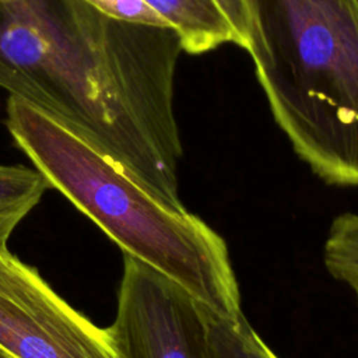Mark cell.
<instances>
[{"instance_id":"3","label":"cell","mask_w":358,"mask_h":358,"mask_svg":"<svg viewBox=\"0 0 358 358\" xmlns=\"http://www.w3.org/2000/svg\"><path fill=\"white\" fill-rule=\"evenodd\" d=\"M257 81L298 157L358 186V0H242Z\"/></svg>"},{"instance_id":"10","label":"cell","mask_w":358,"mask_h":358,"mask_svg":"<svg viewBox=\"0 0 358 358\" xmlns=\"http://www.w3.org/2000/svg\"><path fill=\"white\" fill-rule=\"evenodd\" d=\"M0 358H14V357H13V355H10L8 352H6L4 350H1V348H0Z\"/></svg>"},{"instance_id":"8","label":"cell","mask_w":358,"mask_h":358,"mask_svg":"<svg viewBox=\"0 0 358 358\" xmlns=\"http://www.w3.org/2000/svg\"><path fill=\"white\" fill-rule=\"evenodd\" d=\"M208 333L211 358H278L243 315L224 317L208 312Z\"/></svg>"},{"instance_id":"2","label":"cell","mask_w":358,"mask_h":358,"mask_svg":"<svg viewBox=\"0 0 358 358\" xmlns=\"http://www.w3.org/2000/svg\"><path fill=\"white\" fill-rule=\"evenodd\" d=\"M6 126L49 187L124 255L179 284L210 313L243 315L228 246L206 221L162 206L88 141L21 98L10 95Z\"/></svg>"},{"instance_id":"9","label":"cell","mask_w":358,"mask_h":358,"mask_svg":"<svg viewBox=\"0 0 358 358\" xmlns=\"http://www.w3.org/2000/svg\"><path fill=\"white\" fill-rule=\"evenodd\" d=\"M222 15L229 22L234 34L235 43L245 49L248 42V20L246 10L242 0H214Z\"/></svg>"},{"instance_id":"4","label":"cell","mask_w":358,"mask_h":358,"mask_svg":"<svg viewBox=\"0 0 358 358\" xmlns=\"http://www.w3.org/2000/svg\"><path fill=\"white\" fill-rule=\"evenodd\" d=\"M0 348L14 358H124L108 327L76 310L8 248L0 250Z\"/></svg>"},{"instance_id":"7","label":"cell","mask_w":358,"mask_h":358,"mask_svg":"<svg viewBox=\"0 0 358 358\" xmlns=\"http://www.w3.org/2000/svg\"><path fill=\"white\" fill-rule=\"evenodd\" d=\"M50 189L35 168L0 164V250L17 225L36 207Z\"/></svg>"},{"instance_id":"1","label":"cell","mask_w":358,"mask_h":358,"mask_svg":"<svg viewBox=\"0 0 358 358\" xmlns=\"http://www.w3.org/2000/svg\"><path fill=\"white\" fill-rule=\"evenodd\" d=\"M182 52L172 27L119 20L85 0H0V88L179 213L173 85Z\"/></svg>"},{"instance_id":"5","label":"cell","mask_w":358,"mask_h":358,"mask_svg":"<svg viewBox=\"0 0 358 358\" xmlns=\"http://www.w3.org/2000/svg\"><path fill=\"white\" fill-rule=\"evenodd\" d=\"M108 329L124 358H211L207 309L124 253L116 316Z\"/></svg>"},{"instance_id":"11","label":"cell","mask_w":358,"mask_h":358,"mask_svg":"<svg viewBox=\"0 0 358 358\" xmlns=\"http://www.w3.org/2000/svg\"><path fill=\"white\" fill-rule=\"evenodd\" d=\"M354 292H355V299H357V305H358V288L354 289Z\"/></svg>"},{"instance_id":"6","label":"cell","mask_w":358,"mask_h":358,"mask_svg":"<svg viewBox=\"0 0 358 358\" xmlns=\"http://www.w3.org/2000/svg\"><path fill=\"white\" fill-rule=\"evenodd\" d=\"M102 13L131 22L168 25L176 29L183 50L190 55L210 52L235 34L214 0H85Z\"/></svg>"}]
</instances>
